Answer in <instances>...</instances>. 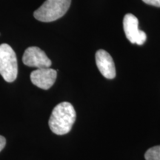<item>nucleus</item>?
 Listing matches in <instances>:
<instances>
[{"label":"nucleus","mask_w":160,"mask_h":160,"mask_svg":"<svg viewBox=\"0 0 160 160\" xmlns=\"http://www.w3.org/2000/svg\"><path fill=\"white\" fill-rule=\"evenodd\" d=\"M77 113L73 106L64 102L56 106L50 117L48 125L51 131L57 135H65L69 133L74 124Z\"/></svg>","instance_id":"obj_1"},{"label":"nucleus","mask_w":160,"mask_h":160,"mask_svg":"<svg viewBox=\"0 0 160 160\" xmlns=\"http://www.w3.org/2000/svg\"><path fill=\"white\" fill-rule=\"evenodd\" d=\"M71 0H46L33 13L35 19L51 22L62 17L68 11Z\"/></svg>","instance_id":"obj_2"},{"label":"nucleus","mask_w":160,"mask_h":160,"mask_svg":"<svg viewBox=\"0 0 160 160\" xmlns=\"http://www.w3.org/2000/svg\"><path fill=\"white\" fill-rule=\"evenodd\" d=\"M18 63L16 53L8 44L0 45V75L8 82H13L17 77Z\"/></svg>","instance_id":"obj_3"},{"label":"nucleus","mask_w":160,"mask_h":160,"mask_svg":"<svg viewBox=\"0 0 160 160\" xmlns=\"http://www.w3.org/2000/svg\"><path fill=\"white\" fill-rule=\"evenodd\" d=\"M22 62L28 67H34L37 68H50L51 65V59L46 53L39 48L29 47L25 50L22 57Z\"/></svg>","instance_id":"obj_4"},{"label":"nucleus","mask_w":160,"mask_h":160,"mask_svg":"<svg viewBox=\"0 0 160 160\" xmlns=\"http://www.w3.org/2000/svg\"><path fill=\"white\" fill-rule=\"evenodd\" d=\"M57 76V71L50 68H38L31 73V80L33 85L39 88L48 90L55 83Z\"/></svg>","instance_id":"obj_5"},{"label":"nucleus","mask_w":160,"mask_h":160,"mask_svg":"<svg viewBox=\"0 0 160 160\" xmlns=\"http://www.w3.org/2000/svg\"><path fill=\"white\" fill-rule=\"evenodd\" d=\"M96 63L103 77L112 79L116 77L115 64L111 56L105 50H99L96 53Z\"/></svg>","instance_id":"obj_6"},{"label":"nucleus","mask_w":160,"mask_h":160,"mask_svg":"<svg viewBox=\"0 0 160 160\" xmlns=\"http://www.w3.org/2000/svg\"><path fill=\"white\" fill-rule=\"evenodd\" d=\"M123 28L127 39L132 44L136 43V40L139 34V20L134 15L128 13L123 19Z\"/></svg>","instance_id":"obj_7"},{"label":"nucleus","mask_w":160,"mask_h":160,"mask_svg":"<svg viewBox=\"0 0 160 160\" xmlns=\"http://www.w3.org/2000/svg\"><path fill=\"white\" fill-rule=\"evenodd\" d=\"M146 160H160V145L149 148L145 154Z\"/></svg>","instance_id":"obj_8"},{"label":"nucleus","mask_w":160,"mask_h":160,"mask_svg":"<svg viewBox=\"0 0 160 160\" xmlns=\"http://www.w3.org/2000/svg\"><path fill=\"white\" fill-rule=\"evenodd\" d=\"M146 39H147L146 33L144 31L140 30L139 34H138V37L137 38V40H136L135 44H137V45H142L145 42Z\"/></svg>","instance_id":"obj_9"},{"label":"nucleus","mask_w":160,"mask_h":160,"mask_svg":"<svg viewBox=\"0 0 160 160\" xmlns=\"http://www.w3.org/2000/svg\"><path fill=\"white\" fill-rule=\"evenodd\" d=\"M142 1L148 5L160 8V0H142Z\"/></svg>","instance_id":"obj_10"},{"label":"nucleus","mask_w":160,"mask_h":160,"mask_svg":"<svg viewBox=\"0 0 160 160\" xmlns=\"http://www.w3.org/2000/svg\"><path fill=\"white\" fill-rule=\"evenodd\" d=\"M6 145V139L5 138L0 135V152L2 151Z\"/></svg>","instance_id":"obj_11"}]
</instances>
